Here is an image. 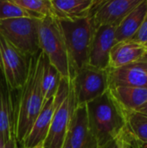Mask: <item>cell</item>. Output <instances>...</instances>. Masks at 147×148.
Returning a JSON list of instances; mask_svg holds the SVG:
<instances>
[{"label": "cell", "instance_id": "obj_12", "mask_svg": "<svg viewBox=\"0 0 147 148\" xmlns=\"http://www.w3.org/2000/svg\"><path fill=\"white\" fill-rule=\"evenodd\" d=\"M108 88L134 87L147 88V59L118 69H107Z\"/></svg>", "mask_w": 147, "mask_h": 148}, {"label": "cell", "instance_id": "obj_19", "mask_svg": "<svg viewBox=\"0 0 147 148\" xmlns=\"http://www.w3.org/2000/svg\"><path fill=\"white\" fill-rule=\"evenodd\" d=\"M126 133L131 140L147 144V116L138 112L125 114Z\"/></svg>", "mask_w": 147, "mask_h": 148}, {"label": "cell", "instance_id": "obj_23", "mask_svg": "<svg viewBox=\"0 0 147 148\" xmlns=\"http://www.w3.org/2000/svg\"><path fill=\"white\" fill-rule=\"evenodd\" d=\"M132 39L142 44L145 45L147 44V12L139 29H138V31L136 32V34Z\"/></svg>", "mask_w": 147, "mask_h": 148}, {"label": "cell", "instance_id": "obj_13", "mask_svg": "<svg viewBox=\"0 0 147 148\" xmlns=\"http://www.w3.org/2000/svg\"><path fill=\"white\" fill-rule=\"evenodd\" d=\"M147 59L146 45L133 39L115 42L109 56V68L118 69Z\"/></svg>", "mask_w": 147, "mask_h": 148}, {"label": "cell", "instance_id": "obj_9", "mask_svg": "<svg viewBox=\"0 0 147 148\" xmlns=\"http://www.w3.org/2000/svg\"><path fill=\"white\" fill-rule=\"evenodd\" d=\"M115 29L116 26L113 25L96 27L91 42L88 65L102 70L108 69L110 52L116 42Z\"/></svg>", "mask_w": 147, "mask_h": 148}, {"label": "cell", "instance_id": "obj_17", "mask_svg": "<svg viewBox=\"0 0 147 148\" xmlns=\"http://www.w3.org/2000/svg\"><path fill=\"white\" fill-rule=\"evenodd\" d=\"M97 0H52L59 20H75L92 16Z\"/></svg>", "mask_w": 147, "mask_h": 148}, {"label": "cell", "instance_id": "obj_4", "mask_svg": "<svg viewBox=\"0 0 147 148\" xmlns=\"http://www.w3.org/2000/svg\"><path fill=\"white\" fill-rule=\"evenodd\" d=\"M59 23L75 75L76 71L88 65L89 50L96 26L92 16L75 20H59Z\"/></svg>", "mask_w": 147, "mask_h": 148}, {"label": "cell", "instance_id": "obj_10", "mask_svg": "<svg viewBox=\"0 0 147 148\" xmlns=\"http://www.w3.org/2000/svg\"><path fill=\"white\" fill-rule=\"evenodd\" d=\"M142 0H97L92 16L95 26H118L124 17Z\"/></svg>", "mask_w": 147, "mask_h": 148}, {"label": "cell", "instance_id": "obj_25", "mask_svg": "<svg viewBox=\"0 0 147 148\" xmlns=\"http://www.w3.org/2000/svg\"><path fill=\"white\" fill-rule=\"evenodd\" d=\"M1 148H18V144L16 140V138H11L9 141H7Z\"/></svg>", "mask_w": 147, "mask_h": 148}, {"label": "cell", "instance_id": "obj_1", "mask_svg": "<svg viewBox=\"0 0 147 148\" xmlns=\"http://www.w3.org/2000/svg\"><path fill=\"white\" fill-rule=\"evenodd\" d=\"M44 54L40 50L29 59V72L24 84L13 92L14 136L20 145L29 134L44 102L42 88Z\"/></svg>", "mask_w": 147, "mask_h": 148}, {"label": "cell", "instance_id": "obj_28", "mask_svg": "<svg viewBox=\"0 0 147 148\" xmlns=\"http://www.w3.org/2000/svg\"><path fill=\"white\" fill-rule=\"evenodd\" d=\"M132 148H147V144L132 140Z\"/></svg>", "mask_w": 147, "mask_h": 148}, {"label": "cell", "instance_id": "obj_29", "mask_svg": "<svg viewBox=\"0 0 147 148\" xmlns=\"http://www.w3.org/2000/svg\"><path fill=\"white\" fill-rule=\"evenodd\" d=\"M62 148H70V146H69V144H68V140H67V137H66V140H65V142H64V144H63Z\"/></svg>", "mask_w": 147, "mask_h": 148}, {"label": "cell", "instance_id": "obj_24", "mask_svg": "<svg viewBox=\"0 0 147 148\" xmlns=\"http://www.w3.org/2000/svg\"><path fill=\"white\" fill-rule=\"evenodd\" d=\"M118 147L132 148V140L126 131H124V133L118 138Z\"/></svg>", "mask_w": 147, "mask_h": 148}, {"label": "cell", "instance_id": "obj_22", "mask_svg": "<svg viewBox=\"0 0 147 148\" xmlns=\"http://www.w3.org/2000/svg\"><path fill=\"white\" fill-rule=\"evenodd\" d=\"M18 17H34L42 19V17L16 4L12 0H0V21Z\"/></svg>", "mask_w": 147, "mask_h": 148}, {"label": "cell", "instance_id": "obj_5", "mask_svg": "<svg viewBox=\"0 0 147 148\" xmlns=\"http://www.w3.org/2000/svg\"><path fill=\"white\" fill-rule=\"evenodd\" d=\"M75 101L71 81L62 77L55 95V110L43 148H62L65 142Z\"/></svg>", "mask_w": 147, "mask_h": 148}, {"label": "cell", "instance_id": "obj_31", "mask_svg": "<svg viewBox=\"0 0 147 148\" xmlns=\"http://www.w3.org/2000/svg\"><path fill=\"white\" fill-rule=\"evenodd\" d=\"M2 77H3V75H2V74H1V72H0V79H1Z\"/></svg>", "mask_w": 147, "mask_h": 148}, {"label": "cell", "instance_id": "obj_11", "mask_svg": "<svg viewBox=\"0 0 147 148\" xmlns=\"http://www.w3.org/2000/svg\"><path fill=\"white\" fill-rule=\"evenodd\" d=\"M67 140L70 148H99L97 140L89 127L86 105L75 107Z\"/></svg>", "mask_w": 147, "mask_h": 148}, {"label": "cell", "instance_id": "obj_6", "mask_svg": "<svg viewBox=\"0 0 147 148\" xmlns=\"http://www.w3.org/2000/svg\"><path fill=\"white\" fill-rule=\"evenodd\" d=\"M42 19L18 17L0 21V35L24 55L31 57L41 50L39 26Z\"/></svg>", "mask_w": 147, "mask_h": 148}, {"label": "cell", "instance_id": "obj_16", "mask_svg": "<svg viewBox=\"0 0 147 148\" xmlns=\"http://www.w3.org/2000/svg\"><path fill=\"white\" fill-rule=\"evenodd\" d=\"M108 91L125 114L136 112L147 101V88H144L114 87Z\"/></svg>", "mask_w": 147, "mask_h": 148}, {"label": "cell", "instance_id": "obj_3", "mask_svg": "<svg viewBox=\"0 0 147 148\" xmlns=\"http://www.w3.org/2000/svg\"><path fill=\"white\" fill-rule=\"evenodd\" d=\"M39 46L49 62L56 69L61 76L72 81L75 70L70 62L64 36L59 20L47 16L41 20L39 26Z\"/></svg>", "mask_w": 147, "mask_h": 148}, {"label": "cell", "instance_id": "obj_14", "mask_svg": "<svg viewBox=\"0 0 147 148\" xmlns=\"http://www.w3.org/2000/svg\"><path fill=\"white\" fill-rule=\"evenodd\" d=\"M55 110V96L45 101L23 141L18 145L22 148H35L43 144L48 134Z\"/></svg>", "mask_w": 147, "mask_h": 148}, {"label": "cell", "instance_id": "obj_30", "mask_svg": "<svg viewBox=\"0 0 147 148\" xmlns=\"http://www.w3.org/2000/svg\"><path fill=\"white\" fill-rule=\"evenodd\" d=\"M18 148H22V147L18 146ZM35 148H43V147H42V145H39V146H37L36 147H35Z\"/></svg>", "mask_w": 147, "mask_h": 148}, {"label": "cell", "instance_id": "obj_32", "mask_svg": "<svg viewBox=\"0 0 147 148\" xmlns=\"http://www.w3.org/2000/svg\"><path fill=\"white\" fill-rule=\"evenodd\" d=\"M146 47H147V44H146Z\"/></svg>", "mask_w": 147, "mask_h": 148}, {"label": "cell", "instance_id": "obj_15", "mask_svg": "<svg viewBox=\"0 0 147 148\" xmlns=\"http://www.w3.org/2000/svg\"><path fill=\"white\" fill-rule=\"evenodd\" d=\"M14 136V97L2 77L0 79V147Z\"/></svg>", "mask_w": 147, "mask_h": 148}, {"label": "cell", "instance_id": "obj_7", "mask_svg": "<svg viewBox=\"0 0 147 148\" xmlns=\"http://www.w3.org/2000/svg\"><path fill=\"white\" fill-rule=\"evenodd\" d=\"M29 59L0 35V72L11 92L17 91L24 84Z\"/></svg>", "mask_w": 147, "mask_h": 148}, {"label": "cell", "instance_id": "obj_18", "mask_svg": "<svg viewBox=\"0 0 147 148\" xmlns=\"http://www.w3.org/2000/svg\"><path fill=\"white\" fill-rule=\"evenodd\" d=\"M147 12V0H142L120 23L115 29V42L132 39L139 29Z\"/></svg>", "mask_w": 147, "mask_h": 148}, {"label": "cell", "instance_id": "obj_2", "mask_svg": "<svg viewBox=\"0 0 147 148\" xmlns=\"http://www.w3.org/2000/svg\"><path fill=\"white\" fill-rule=\"evenodd\" d=\"M89 127L99 147L118 139L126 129L125 113L107 90L86 104Z\"/></svg>", "mask_w": 147, "mask_h": 148}, {"label": "cell", "instance_id": "obj_8", "mask_svg": "<svg viewBox=\"0 0 147 148\" xmlns=\"http://www.w3.org/2000/svg\"><path fill=\"white\" fill-rule=\"evenodd\" d=\"M71 83L75 106L86 105L108 90L107 70L86 65L76 71Z\"/></svg>", "mask_w": 147, "mask_h": 148}, {"label": "cell", "instance_id": "obj_21", "mask_svg": "<svg viewBox=\"0 0 147 148\" xmlns=\"http://www.w3.org/2000/svg\"><path fill=\"white\" fill-rule=\"evenodd\" d=\"M16 4L26 10L43 18L47 16L56 18V12L52 0H12Z\"/></svg>", "mask_w": 147, "mask_h": 148}, {"label": "cell", "instance_id": "obj_20", "mask_svg": "<svg viewBox=\"0 0 147 148\" xmlns=\"http://www.w3.org/2000/svg\"><path fill=\"white\" fill-rule=\"evenodd\" d=\"M61 75L56 70V69L49 62L48 58L44 55L43 59V70H42V88L44 97V101L54 97L57 92Z\"/></svg>", "mask_w": 147, "mask_h": 148}, {"label": "cell", "instance_id": "obj_33", "mask_svg": "<svg viewBox=\"0 0 147 148\" xmlns=\"http://www.w3.org/2000/svg\"><path fill=\"white\" fill-rule=\"evenodd\" d=\"M0 148H1V147H0Z\"/></svg>", "mask_w": 147, "mask_h": 148}, {"label": "cell", "instance_id": "obj_27", "mask_svg": "<svg viewBox=\"0 0 147 148\" xmlns=\"http://www.w3.org/2000/svg\"><path fill=\"white\" fill-rule=\"evenodd\" d=\"M136 112H138V113H139V114H143L145 116H147V101Z\"/></svg>", "mask_w": 147, "mask_h": 148}, {"label": "cell", "instance_id": "obj_26", "mask_svg": "<svg viewBox=\"0 0 147 148\" xmlns=\"http://www.w3.org/2000/svg\"><path fill=\"white\" fill-rule=\"evenodd\" d=\"M99 148H119L118 147V139L113 140L107 143L106 145H104V146H102V147Z\"/></svg>", "mask_w": 147, "mask_h": 148}]
</instances>
